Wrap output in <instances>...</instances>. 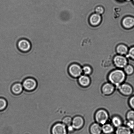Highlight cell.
Segmentation results:
<instances>
[{"label":"cell","instance_id":"cell-1","mask_svg":"<svg viewBox=\"0 0 134 134\" xmlns=\"http://www.w3.org/2000/svg\"><path fill=\"white\" fill-rule=\"evenodd\" d=\"M125 78V73L120 69L113 71L108 77L109 80L111 83L118 87L124 81Z\"/></svg>","mask_w":134,"mask_h":134},{"label":"cell","instance_id":"cell-2","mask_svg":"<svg viewBox=\"0 0 134 134\" xmlns=\"http://www.w3.org/2000/svg\"><path fill=\"white\" fill-rule=\"evenodd\" d=\"M22 84L24 89L28 92L34 91L37 86L36 80L31 77H28L25 79Z\"/></svg>","mask_w":134,"mask_h":134},{"label":"cell","instance_id":"cell-3","mask_svg":"<svg viewBox=\"0 0 134 134\" xmlns=\"http://www.w3.org/2000/svg\"><path fill=\"white\" fill-rule=\"evenodd\" d=\"M18 50L21 52L26 53L29 52L31 48V44L27 39H21L18 41L17 43Z\"/></svg>","mask_w":134,"mask_h":134},{"label":"cell","instance_id":"cell-4","mask_svg":"<svg viewBox=\"0 0 134 134\" xmlns=\"http://www.w3.org/2000/svg\"><path fill=\"white\" fill-rule=\"evenodd\" d=\"M95 119L98 124L104 125L108 120L109 115L107 111L104 110H100L95 114Z\"/></svg>","mask_w":134,"mask_h":134},{"label":"cell","instance_id":"cell-5","mask_svg":"<svg viewBox=\"0 0 134 134\" xmlns=\"http://www.w3.org/2000/svg\"><path fill=\"white\" fill-rule=\"evenodd\" d=\"M66 126L63 123H57L52 126L51 128L52 134H67Z\"/></svg>","mask_w":134,"mask_h":134},{"label":"cell","instance_id":"cell-6","mask_svg":"<svg viewBox=\"0 0 134 134\" xmlns=\"http://www.w3.org/2000/svg\"><path fill=\"white\" fill-rule=\"evenodd\" d=\"M68 72L72 77H77L81 76L82 72V69L80 66L76 64H73L69 67Z\"/></svg>","mask_w":134,"mask_h":134},{"label":"cell","instance_id":"cell-7","mask_svg":"<svg viewBox=\"0 0 134 134\" xmlns=\"http://www.w3.org/2000/svg\"><path fill=\"white\" fill-rule=\"evenodd\" d=\"M119 90L122 94L125 95H130L133 93V89L130 85L123 84L119 86Z\"/></svg>","mask_w":134,"mask_h":134},{"label":"cell","instance_id":"cell-8","mask_svg":"<svg viewBox=\"0 0 134 134\" xmlns=\"http://www.w3.org/2000/svg\"><path fill=\"white\" fill-rule=\"evenodd\" d=\"M114 62L116 66L119 68H124L127 63L126 59L123 56H120L115 57L114 59Z\"/></svg>","mask_w":134,"mask_h":134},{"label":"cell","instance_id":"cell-9","mask_svg":"<svg viewBox=\"0 0 134 134\" xmlns=\"http://www.w3.org/2000/svg\"><path fill=\"white\" fill-rule=\"evenodd\" d=\"M83 119L80 116H77L72 119V125L74 129H79L83 125Z\"/></svg>","mask_w":134,"mask_h":134},{"label":"cell","instance_id":"cell-10","mask_svg":"<svg viewBox=\"0 0 134 134\" xmlns=\"http://www.w3.org/2000/svg\"><path fill=\"white\" fill-rule=\"evenodd\" d=\"M115 90V87L112 83H106L102 87V93L105 95H109L112 94Z\"/></svg>","mask_w":134,"mask_h":134},{"label":"cell","instance_id":"cell-11","mask_svg":"<svg viewBox=\"0 0 134 134\" xmlns=\"http://www.w3.org/2000/svg\"><path fill=\"white\" fill-rule=\"evenodd\" d=\"M11 90L13 94L16 95H19L24 90L23 85L20 83H15L12 86Z\"/></svg>","mask_w":134,"mask_h":134},{"label":"cell","instance_id":"cell-12","mask_svg":"<svg viewBox=\"0 0 134 134\" xmlns=\"http://www.w3.org/2000/svg\"><path fill=\"white\" fill-rule=\"evenodd\" d=\"M78 81L80 85L83 87H87L90 84V78L86 75L81 76L79 77Z\"/></svg>","mask_w":134,"mask_h":134},{"label":"cell","instance_id":"cell-13","mask_svg":"<svg viewBox=\"0 0 134 134\" xmlns=\"http://www.w3.org/2000/svg\"><path fill=\"white\" fill-rule=\"evenodd\" d=\"M123 25L127 28H130L134 26V18L131 17L125 18L123 22Z\"/></svg>","mask_w":134,"mask_h":134},{"label":"cell","instance_id":"cell-14","mask_svg":"<svg viewBox=\"0 0 134 134\" xmlns=\"http://www.w3.org/2000/svg\"><path fill=\"white\" fill-rule=\"evenodd\" d=\"M102 131V127L97 123H94L90 127V131L92 134H100Z\"/></svg>","mask_w":134,"mask_h":134},{"label":"cell","instance_id":"cell-15","mask_svg":"<svg viewBox=\"0 0 134 134\" xmlns=\"http://www.w3.org/2000/svg\"><path fill=\"white\" fill-rule=\"evenodd\" d=\"M116 134H132L130 128L128 127L125 126H120L118 127L116 130Z\"/></svg>","mask_w":134,"mask_h":134},{"label":"cell","instance_id":"cell-16","mask_svg":"<svg viewBox=\"0 0 134 134\" xmlns=\"http://www.w3.org/2000/svg\"><path fill=\"white\" fill-rule=\"evenodd\" d=\"M101 19V17L99 14H93L90 17V23L93 25H96L100 23Z\"/></svg>","mask_w":134,"mask_h":134},{"label":"cell","instance_id":"cell-17","mask_svg":"<svg viewBox=\"0 0 134 134\" xmlns=\"http://www.w3.org/2000/svg\"><path fill=\"white\" fill-rule=\"evenodd\" d=\"M102 131L104 133L109 134L112 133L114 131V128L113 126L109 124H105L102 127Z\"/></svg>","mask_w":134,"mask_h":134},{"label":"cell","instance_id":"cell-18","mask_svg":"<svg viewBox=\"0 0 134 134\" xmlns=\"http://www.w3.org/2000/svg\"><path fill=\"white\" fill-rule=\"evenodd\" d=\"M111 121H112L113 125L117 128L121 126L122 124L121 119L117 116L113 117L112 118Z\"/></svg>","mask_w":134,"mask_h":134},{"label":"cell","instance_id":"cell-19","mask_svg":"<svg viewBox=\"0 0 134 134\" xmlns=\"http://www.w3.org/2000/svg\"><path fill=\"white\" fill-rule=\"evenodd\" d=\"M117 50L118 53L121 55L126 54L128 51L127 47L123 45H120L118 46Z\"/></svg>","mask_w":134,"mask_h":134},{"label":"cell","instance_id":"cell-20","mask_svg":"<svg viewBox=\"0 0 134 134\" xmlns=\"http://www.w3.org/2000/svg\"><path fill=\"white\" fill-rule=\"evenodd\" d=\"M124 70L126 74L129 75L133 74L134 72L133 67L131 65L126 66L124 67Z\"/></svg>","mask_w":134,"mask_h":134},{"label":"cell","instance_id":"cell-21","mask_svg":"<svg viewBox=\"0 0 134 134\" xmlns=\"http://www.w3.org/2000/svg\"><path fill=\"white\" fill-rule=\"evenodd\" d=\"M7 106V102L3 98H0V111L5 110Z\"/></svg>","mask_w":134,"mask_h":134},{"label":"cell","instance_id":"cell-22","mask_svg":"<svg viewBox=\"0 0 134 134\" xmlns=\"http://www.w3.org/2000/svg\"><path fill=\"white\" fill-rule=\"evenodd\" d=\"M72 119V118L69 116L65 117L62 120V123L65 124L66 126L71 125Z\"/></svg>","mask_w":134,"mask_h":134},{"label":"cell","instance_id":"cell-23","mask_svg":"<svg viewBox=\"0 0 134 134\" xmlns=\"http://www.w3.org/2000/svg\"><path fill=\"white\" fill-rule=\"evenodd\" d=\"M127 118L128 121L134 122V110L128 111L127 114Z\"/></svg>","mask_w":134,"mask_h":134},{"label":"cell","instance_id":"cell-24","mask_svg":"<svg viewBox=\"0 0 134 134\" xmlns=\"http://www.w3.org/2000/svg\"><path fill=\"white\" fill-rule=\"evenodd\" d=\"M92 71L91 68L89 66H85L82 69V72L85 75H89L91 73Z\"/></svg>","mask_w":134,"mask_h":134},{"label":"cell","instance_id":"cell-25","mask_svg":"<svg viewBox=\"0 0 134 134\" xmlns=\"http://www.w3.org/2000/svg\"><path fill=\"white\" fill-rule=\"evenodd\" d=\"M128 56L134 60V47H132L130 50Z\"/></svg>","mask_w":134,"mask_h":134},{"label":"cell","instance_id":"cell-26","mask_svg":"<svg viewBox=\"0 0 134 134\" xmlns=\"http://www.w3.org/2000/svg\"><path fill=\"white\" fill-rule=\"evenodd\" d=\"M127 127L131 129H134V122L128 121L127 123Z\"/></svg>","mask_w":134,"mask_h":134},{"label":"cell","instance_id":"cell-27","mask_svg":"<svg viewBox=\"0 0 134 134\" xmlns=\"http://www.w3.org/2000/svg\"><path fill=\"white\" fill-rule=\"evenodd\" d=\"M129 103L131 108L134 110V96L131 97L130 99Z\"/></svg>","mask_w":134,"mask_h":134},{"label":"cell","instance_id":"cell-28","mask_svg":"<svg viewBox=\"0 0 134 134\" xmlns=\"http://www.w3.org/2000/svg\"><path fill=\"white\" fill-rule=\"evenodd\" d=\"M96 11L97 14H102L104 10L103 8L100 7H98L96 9Z\"/></svg>","mask_w":134,"mask_h":134},{"label":"cell","instance_id":"cell-29","mask_svg":"<svg viewBox=\"0 0 134 134\" xmlns=\"http://www.w3.org/2000/svg\"><path fill=\"white\" fill-rule=\"evenodd\" d=\"M74 128L72 126V125H71L68 126V127L67 130H68L70 132H72V131H73L74 130Z\"/></svg>","mask_w":134,"mask_h":134},{"label":"cell","instance_id":"cell-30","mask_svg":"<svg viewBox=\"0 0 134 134\" xmlns=\"http://www.w3.org/2000/svg\"><path fill=\"white\" fill-rule=\"evenodd\" d=\"M113 134V133H110V134Z\"/></svg>","mask_w":134,"mask_h":134},{"label":"cell","instance_id":"cell-31","mask_svg":"<svg viewBox=\"0 0 134 134\" xmlns=\"http://www.w3.org/2000/svg\"><path fill=\"white\" fill-rule=\"evenodd\" d=\"M133 1H134V0H133Z\"/></svg>","mask_w":134,"mask_h":134}]
</instances>
